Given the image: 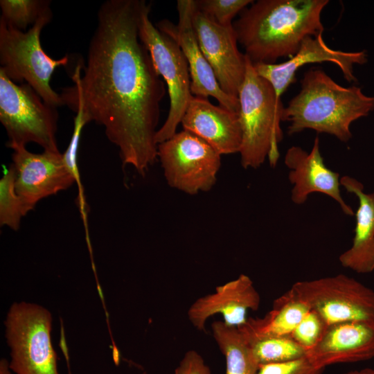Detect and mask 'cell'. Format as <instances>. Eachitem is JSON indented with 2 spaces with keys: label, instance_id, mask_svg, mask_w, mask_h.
<instances>
[{
  "label": "cell",
  "instance_id": "1",
  "mask_svg": "<svg viewBox=\"0 0 374 374\" xmlns=\"http://www.w3.org/2000/svg\"><path fill=\"white\" fill-rule=\"evenodd\" d=\"M144 0H108L97 15L86 65L78 66L63 104L103 126L124 166L144 176L157 159L156 134L165 83L141 42Z\"/></svg>",
  "mask_w": 374,
  "mask_h": 374
},
{
  "label": "cell",
  "instance_id": "2",
  "mask_svg": "<svg viewBox=\"0 0 374 374\" xmlns=\"http://www.w3.org/2000/svg\"><path fill=\"white\" fill-rule=\"evenodd\" d=\"M328 0H258L233 23L238 42L253 64L290 58L308 36L324 30L321 12Z\"/></svg>",
  "mask_w": 374,
  "mask_h": 374
},
{
  "label": "cell",
  "instance_id": "3",
  "mask_svg": "<svg viewBox=\"0 0 374 374\" xmlns=\"http://www.w3.org/2000/svg\"><path fill=\"white\" fill-rule=\"evenodd\" d=\"M301 86L282 113L290 135L310 129L346 143L352 137L351 124L374 110V96L359 87L341 86L320 69L306 71Z\"/></svg>",
  "mask_w": 374,
  "mask_h": 374
},
{
  "label": "cell",
  "instance_id": "4",
  "mask_svg": "<svg viewBox=\"0 0 374 374\" xmlns=\"http://www.w3.org/2000/svg\"><path fill=\"white\" fill-rule=\"evenodd\" d=\"M238 100L241 166L245 169L258 168L268 159L270 166H276L279 159L278 144L283 137L280 123L284 106L276 98L270 83L256 72L247 56Z\"/></svg>",
  "mask_w": 374,
  "mask_h": 374
},
{
  "label": "cell",
  "instance_id": "5",
  "mask_svg": "<svg viewBox=\"0 0 374 374\" xmlns=\"http://www.w3.org/2000/svg\"><path fill=\"white\" fill-rule=\"evenodd\" d=\"M52 17L49 9L27 31L0 18V70L15 83L25 81L46 103L57 107L64 105L62 98L51 88L50 80L57 67L68 64L69 57L53 59L42 48L40 35Z\"/></svg>",
  "mask_w": 374,
  "mask_h": 374
},
{
  "label": "cell",
  "instance_id": "6",
  "mask_svg": "<svg viewBox=\"0 0 374 374\" xmlns=\"http://www.w3.org/2000/svg\"><path fill=\"white\" fill-rule=\"evenodd\" d=\"M57 120V107L46 103L28 84H17L0 70V121L8 148L35 143L44 151L60 152Z\"/></svg>",
  "mask_w": 374,
  "mask_h": 374
},
{
  "label": "cell",
  "instance_id": "7",
  "mask_svg": "<svg viewBox=\"0 0 374 374\" xmlns=\"http://www.w3.org/2000/svg\"><path fill=\"white\" fill-rule=\"evenodd\" d=\"M10 348V369L15 374H60L51 339L52 317L41 305L14 303L5 321Z\"/></svg>",
  "mask_w": 374,
  "mask_h": 374
},
{
  "label": "cell",
  "instance_id": "8",
  "mask_svg": "<svg viewBox=\"0 0 374 374\" xmlns=\"http://www.w3.org/2000/svg\"><path fill=\"white\" fill-rule=\"evenodd\" d=\"M150 8V4L144 1L139 23V38L148 49L157 72L163 79L170 98L168 116L156 134L159 144L176 133L193 96L187 60L177 43L152 23Z\"/></svg>",
  "mask_w": 374,
  "mask_h": 374
},
{
  "label": "cell",
  "instance_id": "9",
  "mask_svg": "<svg viewBox=\"0 0 374 374\" xmlns=\"http://www.w3.org/2000/svg\"><path fill=\"white\" fill-rule=\"evenodd\" d=\"M157 158L168 184L190 195L209 191L221 166V154L184 130L158 144Z\"/></svg>",
  "mask_w": 374,
  "mask_h": 374
},
{
  "label": "cell",
  "instance_id": "10",
  "mask_svg": "<svg viewBox=\"0 0 374 374\" xmlns=\"http://www.w3.org/2000/svg\"><path fill=\"white\" fill-rule=\"evenodd\" d=\"M290 290L328 326L353 321L374 322V291L346 275L298 281Z\"/></svg>",
  "mask_w": 374,
  "mask_h": 374
},
{
  "label": "cell",
  "instance_id": "11",
  "mask_svg": "<svg viewBox=\"0 0 374 374\" xmlns=\"http://www.w3.org/2000/svg\"><path fill=\"white\" fill-rule=\"evenodd\" d=\"M11 149L15 190L24 216L41 199L69 188L77 180L78 174L67 166L60 152L37 154L26 146Z\"/></svg>",
  "mask_w": 374,
  "mask_h": 374
},
{
  "label": "cell",
  "instance_id": "12",
  "mask_svg": "<svg viewBox=\"0 0 374 374\" xmlns=\"http://www.w3.org/2000/svg\"><path fill=\"white\" fill-rule=\"evenodd\" d=\"M192 19L200 49L220 88L231 97L238 98L246 73L247 56L238 48L233 24L224 26L217 24L195 4Z\"/></svg>",
  "mask_w": 374,
  "mask_h": 374
},
{
  "label": "cell",
  "instance_id": "13",
  "mask_svg": "<svg viewBox=\"0 0 374 374\" xmlns=\"http://www.w3.org/2000/svg\"><path fill=\"white\" fill-rule=\"evenodd\" d=\"M194 8L195 0H178L177 24L165 19L155 26L172 37L181 49L188 64L192 94L204 98L212 96L221 106L238 112V98L231 97L222 90L211 65L200 49L193 26Z\"/></svg>",
  "mask_w": 374,
  "mask_h": 374
},
{
  "label": "cell",
  "instance_id": "14",
  "mask_svg": "<svg viewBox=\"0 0 374 374\" xmlns=\"http://www.w3.org/2000/svg\"><path fill=\"white\" fill-rule=\"evenodd\" d=\"M332 62L340 69L344 78L349 82H357L354 66L368 62L366 51L345 52L329 47L322 34L308 36L302 42L295 55L279 64H253L256 72L272 86L276 98L280 97L295 81L296 71L303 66L312 63Z\"/></svg>",
  "mask_w": 374,
  "mask_h": 374
},
{
  "label": "cell",
  "instance_id": "15",
  "mask_svg": "<svg viewBox=\"0 0 374 374\" xmlns=\"http://www.w3.org/2000/svg\"><path fill=\"white\" fill-rule=\"evenodd\" d=\"M284 161L290 169L288 179L294 185L291 199L294 204H303L310 194L319 193L335 200L346 215H355L341 197L339 174L329 169L323 162L318 136L314 139L310 152L299 146L290 147Z\"/></svg>",
  "mask_w": 374,
  "mask_h": 374
},
{
  "label": "cell",
  "instance_id": "16",
  "mask_svg": "<svg viewBox=\"0 0 374 374\" xmlns=\"http://www.w3.org/2000/svg\"><path fill=\"white\" fill-rule=\"evenodd\" d=\"M315 367L374 357V322L353 321L328 325L319 341L306 352Z\"/></svg>",
  "mask_w": 374,
  "mask_h": 374
},
{
  "label": "cell",
  "instance_id": "17",
  "mask_svg": "<svg viewBox=\"0 0 374 374\" xmlns=\"http://www.w3.org/2000/svg\"><path fill=\"white\" fill-rule=\"evenodd\" d=\"M260 297L252 280L245 274L217 286L215 292L197 299L189 308L188 317L199 330H205L206 320L216 314L223 317L227 325L238 327L244 324L248 310H257Z\"/></svg>",
  "mask_w": 374,
  "mask_h": 374
},
{
  "label": "cell",
  "instance_id": "18",
  "mask_svg": "<svg viewBox=\"0 0 374 374\" xmlns=\"http://www.w3.org/2000/svg\"><path fill=\"white\" fill-rule=\"evenodd\" d=\"M184 130L199 136L220 154L239 153L242 130L238 112L193 96L181 122Z\"/></svg>",
  "mask_w": 374,
  "mask_h": 374
},
{
  "label": "cell",
  "instance_id": "19",
  "mask_svg": "<svg viewBox=\"0 0 374 374\" xmlns=\"http://www.w3.org/2000/svg\"><path fill=\"white\" fill-rule=\"evenodd\" d=\"M340 184L354 194L359 204L355 213L356 223L351 247L342 253L341 265L358 274L374 271V191L365 193L364 185L350 176H343Z\"/></svg>",
  "mask_w": 374,
  "mask_h": 374
},
{
  "label": "cell",
  "instance_id": "20",
  "mask_svg": "<svg viewBox=\"0 0 374 374\" xmlns=\"http://www.w3.org/2000/svg\"><path fill=\"white\" fill-rule=\"evenodd\" d=\"M310 310L290 289L274 301L271 310L265 317L249 318L238 327L256 335L290 336Z\"/></svg>",
  "mask_w": 374,
  "mask_h": 374
},
{
  "label": "cell",
  "instance_id": "21",
  "mask_svg": "<svg viewBox=\"0 0 374 374\" xmlns=\"http://www.w3.org/2000/svg\"><path fill=\"white\" fill-rule=\"evenodd\" d=\"M211 329L213 338L225 357V374H257L260 366L238 327L217 321L212 323Z\"/></svg>",
  "mask_w": 374,
  "mask_h": 374
},
{
  "label": "cell",
  "instance_id": "22",
  "mask_svg": "<svg viewBox=\"0 0 374 374\" xmlns=\"http://www.w3.org/2000/svg\"><path fill=\"white\" fill-rule=\"evenodd\" d=\"M259 366L287 362L305 357L306 352L290 336H261L238 327Z\"/></svg>",
  "mask_w": 374,
  "mask_h": 374
},
{
  "label": "cell",
  "instance_id": "23",
  "mask_svg": "<svg viewBox=\"0 0 374 374\" xmlns=\"http://www.w3.org/2000/svg\"><path fill=\"white\" fill-rule=\"evenodd\" d=\"M46 0H1V19L22 31L33 25L50 8Z\"/></svg>",
  "mask_w": 374,
  "mask_h": 374
},
{
  "label": "cell",
  "instance_id": "24",
  "mask_svg": "<svg viewBox=\"0 0 374 374\" xmlns=\"http://www.w3.org/2000/svg\"><path fill=\"white\" fill-rule=\"evenodd\" d=\"M15 181V170L10 165L0 180V224L17 231L24 215Z\"/></svg>",
  "mask_w": 374,
  "mask_h": 374
},
{
  "label": "cell",
  "instance_id": "25",
  "mask_svg": "<svg viewBox=\"0 0 374 374\" xmlns=\"http://www.w3.org/2000/svg\"><path fill=\"white\" fill-rule=\"evenodd\" d=\"M252 0H195V7L221 26L233 24L234 17L249 6Z\"/></svg>",
  "mask_w": 374,
  "mask_h": 374
},
{
  "label": "cell",
  "instance_id": "26",
  "mask_svg": "<svg viewBox=\"0 0 374 374\" xmlns=\"http://www.w3.org/2000/svg\"><path fill=\"white\" fill-rule=\"evenodd\" d=\"M328 325L315 312L310 310L290 335L305 352L314 347Z\"/></svg>",
  "mask_w": 374,
  "mask_h": 374
},
{
  "label": "cell",
  "instance_id": "27",
  "mask_svg": "<svg viewBox=\"0 0 374 374\" xmlns=\"http://www.w3.org/2000/svg\"><path fill=\"white\" fill-rule=\"evenodd\" d=\"M324 369L313 366L305 356L291 362L261 365L257 374H323Z\"/></svg>",
  "mask_w": 374,
  "mask_h": 374
},
{
  "label": "cell",
  "instance_id": "28",
  "mask_svg": "<svg viewBox=\"0 0 374 374\" xmlns=\"http://www.w3.org/2000/svg\"><path fill=\"white\" fill-rule=\"evenodd\" d=\"M174 374H211V370L202 357L191 350L185 353Z\"/></svg>",
  "mask_w": 374,
  "mask_h": 374
},
{
  "label": "cell",
  "instance_id": "29",
  "mask_svg": "<svg viewBox=\"0 0 374 374\" xmlns=\"http://www.w3.org/2000/svg\"><path fill=\"white\" fill-rule=\"evenodd\" d=\"M60 347L65 356L66 361L68 364V368H69L68 374H72L69 369V355L68 349H67L68 348L66 345L65 339L64 336L61 337Z\"/></svg>",
  "mask_w": 374,
  "mask_h": 374
},
{
  "label": "cell",
  "instance_id": "30",
  "mask_svg": "<svg viewBox=\"0 0 374 374\" xmlns=\"http://www.w3.org/2000/svg\"><path fill=\"white\" fill-rule=\"evenodd\" d=\"M0 374H12L9 362L5 359H2L0 362Z\"/></svg>",
  "mask_w": 374,
  "mask_h": 374
},
{
  "label": "cell",
  "instance_id": "31",
  "mask_svg": "<svg viewBox=\"0 0 374 374\" xmlns=\"http://www.w3.org/2000/svg\"><path fill=\"white\" fill-rule=\"evenodd\" d=\"M343 374H374V368H365L360 370H353Z\"/></svg>",
  "mask_w": 374,
  "mask_h": 374
}]
</instances>
